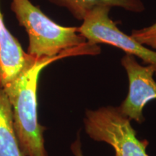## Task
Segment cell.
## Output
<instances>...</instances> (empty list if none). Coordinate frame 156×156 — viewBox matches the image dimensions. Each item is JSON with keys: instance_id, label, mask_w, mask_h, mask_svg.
<instances>
[{"instance_id": "1", "label": "cell", "mask_w": 156, "mask_h": 156, "mask_svg": "<svg viewBox=\"0 0 156 156\" xmlns=\"http://www.w3.org/2000/svg\"><path fill=\"white\" fill-rule=\"evenodd\" d=\"M96 53V46L87 42L57 56L36 58L12 83L3 88L10 101L15 131L25 156H48L44 138L46 128L38 120L37 90L41 73L45 67L62 58L95 55Z\"/></svg>"}, {"instance_id": "2", "label": "cell", "mask_w": 156, "mask_h": 156, "mask_svg": "<svg viewBox=\"0 0 156 156\" xmlns=\"http://www.w3.org/2000/svg\"><path fill=\"white\" fill-rule=\"evenodd\" d=\"M10 8L28 34L27 53L34 57H52L87 42L77 27L57 24L30 0H12Z\"/></svg>"}, {"instance_id": "3", "label": "cell", "mask_w": 156, "mask_h": 156, "mask_svg": "<svg viewBox=\"0 0 156 156\" xmlns=\"http://www.w3.org/2000/svg\"><path fill=\"white\" fill-rule=\"evenodd\" d=\"M83 123L87 135L95 141L112 146L115 156H149L147 142L136 137L131 120L122 114L119 106L87 110Z\"/></svg>"}, {"instance_id": "4", "label": "cell", "mask_w": 156, "mask_h": 156, "mask_svg": "<svg viewBox=\"0 0 156 156\" xmlns=\"http://www.w3.org/2000/svg\"><path fill=\"white\" fill-rule=\"evenodd\" d=\"M111 7L98 6L83 19L78 32L93 44H108L124 51L126 54L141 58L147 65L156 69V51H153L118 28L116 22L109 17ZM156 75V73H155Z\"/></svg>"}, {"instance_id": "5", "label": "cell", "mask_w": 156, "mask_h": 156, "mask_svg": "<svg viewBox=\"0 0 156 156\" xmlns=\"http://www.w3.org/2000/svg\"><path fill=\"white\" fill-rule=\"evenodd\" d=\"M121 63L127 75L129 91L119 108L130 120L140 124L145 120L144 107L149 101L156 99V82L153 78L156 69L153 65L139 64L131 54H126Z\"/></svg>"}, {"instance_id": "6", "label": "cell", "mask_w": 156, "mask_h": 156, "mask_svg": "<svg viewBox=\"0 0 156 156\" xmlns=\"http://www.w3.org/2000/svg\"><path fill=\"white\" fill-rule=\"evenodd\" d=\"M36 58L23 49L6 27L0 10V86H9Z\"/></svg>"}, {"instance_id": "7", "label": "cell", "mask_w": 156, "mask_h": 156, "mask_svg": "<svg viewBox=\"0 0 156 156\" xmlns=\"http://www.w3.org/2000/svg\"><path fill=\"white\" fill-rule=\"evenodd\" d=\"M49 2L67 9L75 19L81 21L98 6H107L111 8L119 7L134 13L142 12L145 9L142 0H49Z\"/></svg>"}, {"instance_id": "8", "label": "cell", "mask_w": 156, "mask_h": 156, "mask_svg": "<svg viewBox=\"0 0 156 156\" xmlns=\"http://www.w3.org/2000/svg\"><path fill=\"white\" fill-rule=\"evenodd\" d=\"M0 156H25L15 131L10 101L2 86H0Z\"/></svg>"}, {"instance_id": "9", "label": "cell", "mask_w": 156, "mask_h": 156, "mask_svg": "<svg viewBox=\"0 0 156 156\" xmlns=\"http://www.w3.org/2000/svg\"><path fill=\"white\" fill-rule=\"evenodd\" d=\"M130 36L145 46L156 49V23L146 28L133 30Z\"/></svg>"}, {"instance_id": "10", "label": "cell", "mask_w": 156, "mask_h": 156, "mask_svg": "<svg viewBox=\"0 0 156 156\" xmlns=\"http://www.w3.org/2000/svg\"><path fill=\"white\" fill-rule=\"evenodd\" d=\"M71 151L75 156H84L83 151H82V144L79 136L71 145Z\"/></svg>"}]
</instances>
